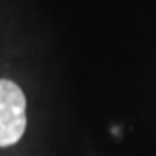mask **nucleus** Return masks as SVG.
<instances>
[{"mask_svg": "<svg viewBox=\"0 0 156 156\" xmlns=\"http://www.w3.org/2000/svg\"><path fill=\"white\" fill-rule=\"evenodd\" d=\"M26 128V99L11 80L0 78V147L16 144Z\"/></svg>", "mask_w": 156, "mask_h": 156, "instance_id": "nucleus-1", "label": "nucleus"}]
</instances>
